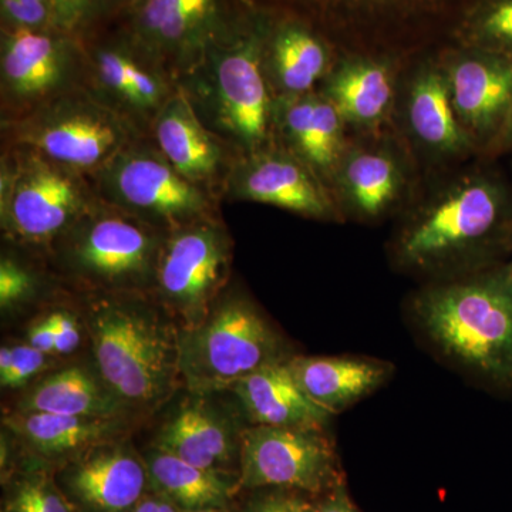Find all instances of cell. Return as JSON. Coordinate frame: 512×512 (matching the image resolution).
<instances>
[{"label":"cell","mask_w":512,"mask_h":512,"mask_svg":"<svg viewBox=\"0 0 512 512\" xmlns=\"http://www.w3.org/2000/svg\"><path fill=\"white\" fill-rule=\"evenodd\" d=\"M18 412L128 419L131 410L107 386L96 367L73 365L43 377L20 397Z\"/></svg>","instance_id":"obj_22"},{"label":"cell","mask_w":512,"mask_h":512,"mask_svg":"<svg viewBox=\"0 0 512 512\" xmlns=\"http://www.w3.org/2000/svg\"><path fill=\"white\" fill-rule=\"evenodd\" d=\"M501 136H503L505 143L512 144V106L507 120H505L504 126L501 128Z\"/></svg>","instance_id":"obj_42"},{"label":"cell","mask_w":512,"mask_h":512,"mask_svg":"<svg viewBox=\"0 0 512 512\" xmlns=\"http://www.w3.org/2000/svg\"><path fill=\"white\" fill-rule=\"evenodd\" d=\"M5 485L3 508L12 512H74L57 485L53 470L28 460L16 468Z\"/></svg>","instance_id":"obj_30"},{"label":"cell","mask_w":512,"mask_h":512,"mask_svg":"<svg viewBox=\"0 0 512 512\" xmlns=\"http://www.w3.org/2000/svg\"><path fill=\"white\" fill-rule=\"evenodd\" d=\"M252 426L323 427L333 414L303 392L288 362L275 363L231 387Z\"/></svg>","instance_id":"obj_20"},{"label":"cell","mask_w":512,"mask_h":512,"mask_svg":"<svg viewBox=\"0 0 512 512\" xmlns=\"http://www.w3.org/2000/svg\"><path fill=\"white\" fill-rule=\"evenodd\" d=\"M477 33L484 42L512 47V0H500L478 20Z\"/></svg>","instance_id":"obj_36"},{"label":"cell","mask_w":512,"mask_h":512,"mask_svg":"<svg viewBox=\"0 0 512 512\" xmlns=\"http://www.w3.org/2000/svg\"><path fill=\"white\" fill-rule=\"evenodd\" d=\"M272 28L255 12L218 9L177 84L202 123L238 156L269 148L276 97L266 73Z\"/></svg>","instance_id":"obj_1"},{"label":"cell","mask_w":512,"mask_h":512,"mask_svg":"<svg viewBox=\"0 0 512 512\" xmlns=\"http://www.w3.org/2000/svg\"><path fill=\"white\" fill-rule=\"evenodd\" d=\"M220 9L218 0H140L133 9L131 42L177 82Z\"/></svg>","instance_id":"obj_18"},{"label":"cell","mask_w":512,"mask_h":512,"mask_svg":"<svg viewBox=\"0 0 512 512\" xmlns=\"http://www.w3.org/2000/svg\"><path fill=\"white\" fill-rule=\"evenodd\" d=\"M126 2L128 3V6H131V9H133L140 0H126Z\"/></svg>","instance_id":"obj_44"},{"label":"cell","mask_w":512,"mask_h":512,"mask_svg":"<svg viewBox=\"0 0 512 512\" xmlns=\"http://www.w3.org/2000/svg\"><path fill=\"white\" fill-rule=\"evenodd\" d=\"M274 205L312 218L332 215L318 174L288 150L265 148L239 157L225 181L222 197Z\"/></svg>","instance_id":"obj_15"},{"label":"cell","mask_w":512,"mask_h":512,"mask_svg":"<svg viewBox=\"0 0 512 512\" xmlns=\"http://www.w3.org/2000/svg\"><path fill=\"white\" fill-rule=\"evenodd\" d=\"M211 394L191 393L158 430L153 446L215 473L239 476L242 431L228 413L210 400Z\"/></svg>","instance_id":"obj_17"},{"label":"cell","mask_w":512,"mask_h":512,"mask_svg":"<svg viewBox=\"0 0 512 512\" xmlns=\"http://www.w3.org/2000/svg\"><path fill=\"white\" fill-rule=\"evenodd\" d=\"M133 512H184L180 507H177L173 501L168 500L164 495L156 493V491L150 490L143 498L140 503L134 508Z\"/></svg>","instance_id":"obj_40"},{"label":"cell","mask_w":512,"mask_h":512,"mask_svg":"<svg viewBox=\"0 0 512 512\" xmlns=\"http://www.w3.org/2000/svg\"><path fill=\"white\" fill-rule=\"evenodd\" d=\"M289 369L303 392L333 416L375 392L390 376V366L365 357L296 356Z\"/></svg>","instance_id":"obj_23"},{"label":"cell","mask_w":512,"mask_h":512,"mask_svg":"<svg viewBox=\"0 0 512 512\" xmlns=\"http://www.w3.org/2000/svg\"><path fill=\"white\" fill-rule=\"evenodd\" d=\"M328 50L318 37L298 23L272 29L266 47V73L276 99L312 93L328 69Z\"/></svg>","instance_id":"obj_26"},{"label":"cell","mask_w":512,"mask_h":512,"mask_svg":"<svg viewBox=\"0 0 512 512\" xmlns=\"http://www.w3.org/2000/svg\"><path fill=\"white\" fill-rule=\"evenodd\" d=\"M148 137L178 173L222 197L238 153L202 123L180 87L165 103Z\"/></svg>","instance_id":"obj_16"},{"label":"cell","mask_w":512,"mask_h":512,"mask_svg":"<svg viewBox=\"0 0 512 512\" xmlns=\"http://www.w3.org/2000/svg\"><path fill=\"white\" fill-rule=\"evenodd\" d=\"M55 325V355H70L82 343V329L76 316L67 311L50 313Z\"/></svg>","instance_id":"obj_37"},{"label":"cell","mask_w":512,"mask_h":512,"mask_svg":"<svg viewBox=\"0 0 512 512\" xmlns=\"http://www.w3.org/2000/svg\"><path fill=\"white\" fill-rule=\"evenodd\" d=\"M3 144L29 148L64 168L92 177L128 144L144 137L86 86L2 123Z\"/></svg>","instance_id":"obj_7"},{"label":"cell","mask_w":512,"mask_h":512,"mask_svg":"<svg viewBox=\"0 0 512 512\" xmlns=\"http://www.w3.org/2000/svg\"><path fill=\"white\" fill-rule=\"evenodd\" d=\"M97 200L90 177L29 148L3 144L0 225L8 242L50 249Z\"/></svg>","instance_id":"obj_6"},{"label":"cell","mask_w":512,"mask_h":512,"mask_svg":"<svg viewBox=\"0 0 512 512\" xmlns=\"http://www.w3.org/2000/svg\"><path fill=\"white\" fill-rule=\"evenodd\" d=\"M2 512H12V511H9V510H6V508H3Z\"/></svg>","instance_id":"obj_45"},{"label":"cell","mask_w":512,"mask_h":512,"mask_svg":"<svg viewBox=\"0 0 512 512\" xmlns=\"http://www.w3.org/2000/svg\"><path fill=\"white\" fill-rule=\"evenodd\" d=\"M343 184L363 214L377 215L396 197L400 174L384 154L356 153L343 165Z\"/></svg>","instance_id":"obj_29"},{"label":"cell","mask_w":512,"mask_h":512,"mask_svg":"<svg viewBox=\"0 0 512 512\" xmlns=\"http://www.w3.org/2000/svg\"><path fill=\"white\" fill-rule=\"evenodd\" d=\"M37 289L35 272L18 258L2 255L0 259V308L3 311L28 302Z\"/></svg>","instance_id":"obj_32"},{"label":"cell","mask_w":512,"mask_h":512,"mask_svg":"<svg viewBox=\"0 0 512 512\" xmlns=\"http://www.w3.org/2000/svg\"><path fill=\"white\" fill-rule=\"evenodd\" d=\"M457 117L480 133L503 128L512 106V60L471 56L453 64L447 76Z\"/></svg>","instance_id":"obj_21"},{"label":"cell","mask_w":512,"mask_h":512,"mask_svg":"<svg viewBox=\"0 0 512 512\" xmlns=\"http://www.w3.org/2000/svg\"><path fill=\"white\" fill-rule=\"evenodd\" d=\"M150 490L164 495L183 511L224 508L232 510L235 495L241 493L239 476L215 473L151 446L144 451Z\"/></svg>","instance_id":"obj_25"},{"label":"cell","mask_w":512,"mask_h":512,"mask_svg":"<svg viewBox=\"0 0 512 512\" xmlns=\"http://www.w3.org/2000/svg\"><path fill=\"white\" fill-rule=\"evenodd\" d=\"M340 483L338 457L323 427L251 426L242 431L239 487L325 494Z\"/></svg>","instance_id":"obj_11"},{"label":"cell","mask_w":512,"mask_h":512,"mask_svg":"<svg viewBox=\"0 0 512 512\" xmlns=\"http://www.w3.org/2000/svg\"><path fill=\"white\" fill-rule=\"evenodd\" d=\"M53 356L46 355L32 346H13V365L8 375L0 377L3 389H18L28 384L33 377L45 372L52 365Z\"/></svg>","instance_id":"obj_35"},{"label":"cell","mask_w":512,"mask_h":512,"mask_svg":"<svg viewBox=\"0 0 512 512\" xmlns=\"http://www.w3.org/2000/svg\"><path fill=\"white\" fill-rule=\"evenodd\" d=\"M53 29L80 39L109 10L111 0H50Z\"/></svg>","instance_id":"obj_31"},{"label":"cell","mask_w":512,"mask_h":512,"mask_svg":"<svg viewBox=\"0 0 512 512\" xmlns=\"http://www.w3.org/2000/svg\"><path fill=\"white\" fill-rule=\"evenodd\" d=\"M83 49L84 86L141 136H150L158 114L177 90L174 77L128 36L92 47L83 43Z\"/></svg>","instance_id":"obj_13"},{"label":"cell","mask_w":512,"mask_h":512,"mask_svg":"<svg viewBox=\"0 0 512 512\" xmlns=\"http://www.w3.org/2000/svg\"><path fill=\"white\" fill-rule=\"evenodd\" d=\"M26 342L32 348L40 350L46 355L55 356V325H53L52 315L37 320L30 326Z\"/></svg>","instance_id":"obj_38"},{"label":"cell","mask_w":512,"mask_h":512,"mask_svg":"<svg viewBox=\"0 0 512 512\" xmlns=\"http://www.w3.org/2000/svg\"><path fill=\"white\" fill-rule=\"evenodd\" d=\"M507 221L503 188L491 180L470 181L447 194L404 232L400 256L407 264H437L500 238Z\"/></svg>","instance_id":"obj_12"},{"label":"cell","mask_w":512,"mask_h":512,"mask_svg":"<svg viewBox=\"0 0 512 512\" xmlns=\"http://www.w3.org/2000/svg\"><path fill=\"white\" fill-rule=\"evenodd\" d=\"M232 239L220 217L168 232L158 258L153 292L181 329L207 318L231 275Z\"/></svg>","instance_id":"obj_9"},{"label":"cell","mask_w":512,"mask_h":512,"mask_svg":"<svg viewBox=\"0 0 512 512\" xmlns=\"http://www.w3.org/2000/svg\"><path fill=\"white\" fill-rule=\"evenodd\" d=\"M184 512H234V511L224 510V508H208V510L184 511Z\"/></svg>","instance_id":"obj_43"},{"label":"cell","mask_w":512,"mask_h":512,"mask_svg":"<svg viewBox=\"0 0 512 512\" xmlns=\"http://www.w3.org/2000/svg\"><path fill=\"white\" fill-rule=\"evenodd\" d=\"M83 43L59 30L2 29V123L18 120L47 101L84 86Z\"/></svg>","instance_id":"obj_10"},{"label":"cell","mask_w":512,"mask_h":512,"mask_svg":"<svg viewBox=\"0 0 512 512\" xmlns=\"http://www.w3.org/2000/svg\"><path fill=\"white\" fill-rule=\"evenodd\" d=\"M392 94L389 70L383 64L359 60L336 70L323 96L336 107L343 121L372 124L389 109Z\"/></svg>","instance_id":"obj_27"},{"label":"cell","mask_w":512,"mask_h":512,"mask_svg":"<svg viewBox=\"0 0 512 512\" xmlns=\"http://www.w3.org/2000/svg\"><path fill=\"white\" fill-rule=\"evenodd\" d=\"M144 295L101 293L86 312L94 367L131 412H153L183 383L180 330Z\"/></svg>","instance_id":"obj_2"},{"label":"cell","mask_w":512,"mask_h":512,"mask_svg":"<svg viewBox=\"0 0 512 512\" xmlns=\"http://www.w3.org/2000/svg\"><path fill=\"white\" fill-rule=\"evenodd\" d=\"M342 117L325 96L308 93L276 99L275 124L288 151L316 174L335 165L342 150Z\"/></svg>","instance_id":"obj_24"},{"label":"cell","mask_w":512,"mask_h":512,"mask_svg":"<svg viewBox=\"0 0 512 512\" xmlns=\"http://www.w3.org/2000/svg\"><path fill=\"white\" fill-rule=\"evenodd\" d=\"M417 320L444 356L495 389H512V272L431 289L416 302Z\"/></svg>","instance_id":"obj_3"},{"label":"cell","mask_w":512,"mask_h":512,"mask_svg":"<svg viewBox=\"0 0 512 512\" xmlns=\"http://www.w3.org/2000/svg\"><path fill=\"white\" fill-rule=\"evenodd\" d=\"M90 180L101 200L165 232L218 217L220 197L178 173L150 137L128 144Z\"/></svg>","instance_id":"obj_8"},{"label":"cell","mask_w":512,"mask_h":512,"mask_svg":"<svg viewBox=\"0 0 512 512\" xmlns=\"http://www.w3.org/2000/svg\"><path fill=\"white\" fill-rule=\"evenodd\" d=\"M13 365V346L0 349V377L8 375Z\"/></svg>","instance_id":"obj_41"},{"label":"cell","mask_w":512,"mask_h":512,"mask_svg":"<svg viewBox=\"0 0 512 512\" xmlns=\"http://www.w3.org/2000/svg\"><path fill=\"white\" fill-rule=\"evenodd\" d=\"M409 120L414 134L427 146L457 151L467 144L451 101L447 76L439 72L417 77L410 93Z\"/></svg>","instance_id":"obj_28"},{"label":"cell","mask_w":512,"mask_h":512,"mask_svg":"<svg viewBox=\"0 0 512 512\" xmlns=\"http://www.w3.org/2000/svg\"><path fill=\"white\" fill-rule=\"evenodd\" d=\"M0 12L5 28H53L50 0H0Z\"/></svg>","instance_id":"obj_34"},{"label":"cell","mask_w":512,"mask_h":512,"mask_svg":"<svg viewBox=\"0 0 512 512\" xmlns=\"http://www.w3.org/2000/svg\"><path fill=\"white\" fill-rule=\"evenodd\" d=\"M178 349L181 380L197 394L231 390L252 373L291 359L271 320L237 292L222 293L200 325L180 330Z\"/></svg>","instance_id":"obj_5"},{"label":"cell","mask_w":512,"mask_h":512,"mask_svg":"<svg viewBox=\"0 0 512 512\" xmlns=\"http://www.w3.org/2000/svg\"><path fill=\"white\" fill-rule=\"evenodd\" d=\"M128 419L63 416L18 412L9 414L5 426L28 453L29 460L55 468L89 448L121 439Z\"/></svg>","instance_id":"obj_19"},{"label":"cell","mask_w":512,"mask_h":512,"mask_svg":"<svg viewBox=\"0 0 512 512\" xmlns=\"http://www.w3.org/2000/svg\"><path fill=\"white\" fill-rule=\"evenodd\" d=\"M508 268H510V269H511V272H512V262H511V264H510V265H508Z\"/></svg>","instance_id":"obj_46"},{"label":"cell","mask_w":512,"mask_h":512,"mask_svg":"<svg viewBox=\"0 0 512 512\" xmlns=\"http://www.w3.org/2000/svg\"><path fill=\"white\" fill-rule=\"evenodd\" d=\"M168 232L99 200L50 247L60 271L100 293L153 292Z\"/></svg>","instance_id":"obj_4"},{"label":"cell","mask_w":512,"mask_h":512,"mask_svg":"<svg viewBox=\"0 0 512 512\" xmlns=\"http://www.w3.org/2000/svg\"><path fill=\"white\" fill-rule=\"evenodd\" d=\"M315 512H360L350 500L345 485L338 483L316 500Z\"/></svg>","instance_id":"obj_39"},{"label":"cell","mask_w":512,"mask_h":512,"mask_svg":"<svg viewBox=\"0 0 512 512\" xmlns=\"http://www.w3.org/2000/svg\"><path fill=\"white\" fill-rule=\"evenodd\" d=\"M52 470L74 512H133L150 491L146 460L124 437L89 448Z\"/></svg>","instance_id":"obj_14"},{"label":"cell","mask_w":512,"mask_h":512,"mask_svg":"<svg viewBox=\"0 0 512 512\" xmlns=\"http://www.w3.org/2000/svg\"><path fill=\"white\" fill-rule=\"evenodd\" d=\"M251 495L239 512H315L313 495L288 488H259Z\"/></svg>","instance_id":"obj_33"}]
</instances>
